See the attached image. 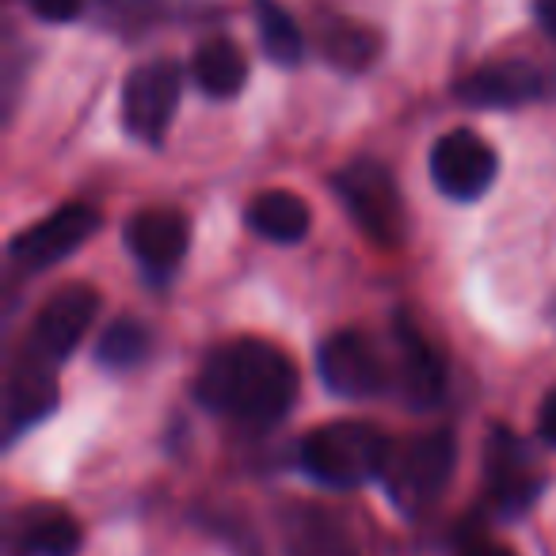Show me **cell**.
<instances>
[{
	"instance_id": "9c48e42d",
	"label": "cell",
	"mask_w": 556,
	"mask_h": 556,
	"mask_svg": "<svg viewBox=\"0 0 556 556\" xmlns=\"http://www.w3.org/2000/svg\"><path fill=\"white\" fill-rule=\"evenodd\" d=\"M96 229H100V214L85 202H70L12 240V263H20L24 270L54 267V263L70 260Z\"/></svg>"
},
{
	"instance_id": "5b68a950",
	"label": "cell",
	"mask_w": 556,
	"mask_h": 556,
	"mask_svg": "<svg viewBox=\"0 0 556 556\" xmlns=\"http://www.w3.org/2000/svg\"><path fill=\"white\" fill-rule=\"evenodd\" d=\"M317 370L328 393L343 396V401H366V396L386 393L389 386V366L378 355L374 340L355 328L332 332L317 351Z\"/></svg>"
},
{
	"instance_id": "7c38bea8",
	"label": "cell",
	"mask_w": 556,
	"mask_h": 556,
	"mask_svg": "<svg viewBox=\"0 0 556 556\" xmlns=\"http://www.w3.org/2000/svg\"><path fill=\"white\" fill-rule=\"evenodd\" d=\"M393 340H396V389L416 408H431L446 393V370H442L439 351L431 348L424 332L412 325L404 313L393 317Z\"/></svg>"
},
{
	"instance_id": "ffe728a7",
	"label": "cell",
	"mask_w": 556,
	"mask_h": 556,
	"mask_svg": "<svg viewBox=\"0 0 556 556\" xmlns=\"http://www.w3.org/2000/svg\"><path fill=\"white\" fill-rule=\"evenodd\" d=\"M325 54L328 62L343 65V70H366L378 54V39L374 31L366 27H355V24H336L332 31L325 35Z\"/></svg>"
},
{
	"instance_id": "8992f818",
	"label": "cell",
	"mask_w": 556,
	"mask_h": 556,
	"mask_svg": "<svg viewBox=\"0 0 556 556\" xmlns=\"http://www.w3.org/2000/svg\"><path fill=\"white\" fill-rule=\"evenodd\" d=\"M179 92H184V77H179L176 62H149L126 77L123 85V123L138 141H156L168 134L172 118L179 108Z\"/></svg>"
},
{
	"instance_id": "d4e9b609",
	"label": "cell",
	"mask_w": 556,
	"mask_h": 556,
	"mask_svg": "<svg viewBox=\"0 0 556 556\" xmlns=\"http://www.w3.org/2000/svg\"><path fill=\"white\" fill-rule=\"evenodd\" d=\"M548 317H553V320H556V298H553V305H548Z\"/></svg>"
},
{
	"instance_id": "d6986e66",
	"label": "cell",
	"mask_w": 556,
	"mask_h": 556,
	"mask_svg": "<svg viewBox=\"0 0 556 556\" xmlns=\"http://www.w3.org/2000/svg\"><path fill=\"white\" fill-rule=\"evenodd\" d=\"M149 348H153L149 328L134 317H123L100 336V343H96V363H100L103 370L123 374V370H134V366L146 363Z\"/></svg>"
},
{
	"instance_id": "277c9868",
	"label": "cell",
	"mask_w": 556,
	"mask_h": 556,
	"mask_svg": "<svg viewBox=\"0 0 556 556\" xmlns=\"http://www.w3.org/2000/svg\"><path fill=\"white\" fill-rule=\"evenodd\" d=\"M332 191L370 240H378L381 248L404 244V232H408L404 194L386 164L370 161V156L343 164L332 176Z\"/></svg>"
},
{
	"instance_id": "7a4b0ae2",
	"label": "cell",
	"mask_w": 556,
	"mask_h": 556,
	"mask_svg": "<svg viewBox=\"0 0 556 556\" xmlns=\"http://www.w3.org/2000/svg\"><path fill=\"white\" fill-rule=\"evenodd\" d=\"M389 457V439L363 419H336L309 431L298 450V462L313 480L328 488H358L381 477Z\"/></svg>"
},
{
	"instance_id": "603a6c76",
	"label": "cell",
	"mask_w": 556,
	"mask_h": 556,
	"mask_svg": "<svg viewBox=\"0 0 556 556\" xmlns=\"http://www.w3.org/2000/svg\"><path fill=\"white\" fill-rule=\"evenodd\" d=\"M538 431L548 446H556V389L541 401V412H538Z\"/></svg>"
},
{
	"instance_id": "e0dca14e",
	"label": "cell",
	"mask_w": 556,
	"mask_h": 556,
	"mask_svg": "<svg viewBox=\"0 0 556 556\" xmlns=\"http://www.w3.org/2000/svg\"><path fill=\"white\" fill-rule=\"evenodd\" d=\"M194 80L214 100H232L248 85V58L232 39H206L191 62Z\"/></svg>"
},
{
	"instance_id": "30bf717a",
	"label": "cell",
	"mask_w": 556,
	"mask_h": 556,
	"mask_svg": "<svg viewBox=\"0 0 556 556\" xmlns=\"http://www.w3.org/2000/svg\"><path fill=\"white\" fill-rule=\"evenodd\" d=\"M484 477H488V500L500 515H522L538 500L541 477L530 465L526 446L507 431L495 427L484 446Z\"/></svg>"
},
{
	"instance_id": "7402d4cb",
	"label": "cell",
	"mask_w": 556,
	"mask_h": 556,
	"mask_svg": "<svg viewBox=\"0 0 556 556\" xmlns=\"http://www.w3.org/2000/svg\"><path fill=\"white\" fill-rule=\"evenodd\" d=\"M457 556H518L515 548H507L503 541H492V538H472L457 548Z\"/></svg>"
},
{
	"instance_id": "4fadbf2b",
	"label": "cell",
	"mask_w": 556,
	"mask_h": 556,
	"mask_svg": "<svg viewBox=\"0 0 556 556\" xmlns=\"http://www.w3.org/2000/svg\"><path fill=\"white\" fill-rule=\"evenodd\" d=\"M80 548V526L65 507L35 503L12 515L9 556H73Z\"/></svg>"
},
{
	"instance_id": "cb8c5ba5",
	"label": "cell",
	"mask_w": 556,
	"mask_h": 556,
	"mask_svg": "<svg viewBox=\"0 0 556 556\" xmlns=\"http://www.w3.org/2000/svg\"><path fill=\"white\" fill-rule=\"evenodd\" d=\"M533 16H538L541 31L556 39V0H533Z\"/></svg>"
},
{
	"instance_id": "3957f363",
	"label": "cell",
	"mask_w": 556,
	"mask_h": 556,
	"mask_svg": "<svg viewBox=\"0 0 556 556\" xmlns=\"http://www.w3.org/2000/svg\"><path fill=\"white\" fill-rule=\"evenodd\" d=\"M457 442L450 431H427L412 434L404 442H389V457L381 480H386L389 500L401 510H424L446 492L454 477Z\"/></svg>"
},
{
	"instance_id": "9a60e30c",
	"label": "cell",
	"mask_w": 556,
	"mask_h": 556,
	"mask_svg": "<svg viewBox=\"0 0 556 556\" xmlns=\"http://www.w3.org/2000/svg\"><path fill=\"white\" fill-rule=\"evenodd\" d=\"M58 408V381L50 366L24 358L9 378V396H4V431L9 439L31 431L39 419H47Z\"/></svg>"
},
{
	"instance_id": "52a82bcc",
	"label": "cell",
	"mask_w": 556,
	"mask_h": 556,
	"mask_svg": "<svg viewBox=\"0 0 556 556\" xmlns=\"http://www.w3.org/2000/svg\"><path fill=\"white\" fill-rule=\"evenodd\" d=\"M100 313V294L92 287H65L39 309L27 336V358L42 366H58L77 351L85 332Z\"/></svg>"
},
{
	"instance_id": "8fae6325",
	"label": "cell",
	"mask_w": 556,
	"mask_h": 556,
	"mask_svg": "<svg viewBox=\"0 0 556 556\" xmlns=\"http://www.w3.org/2000/svg\"><path fill=\"white\" fill-rule=\"evenodd\" d=\"M187 244H191V229L176 210H141L126 225V248L153 282L176 275L179 263L187 260Z\"/></svg>"
},
{
	"instance_id": "44dd1931",
	"label": "cell",
	"mask_w": 556,
	"mask_h": 556,
	"mask_svg": "<svg viewBox=\"0 0 556 556\" xmlns=\"http://www.w3.org/2000/svg\"><path fill=\"white\" fill-rule=\"evenodd\" d=\"M85 9V0H31V12L47 24H65Z\"/></svg>"
},
{
	"instance_id": "2e32d148",
	"label": "cell",
	"mask_w": 556,
	"mask_h": 556,
	"mask_svg": "<svg viewBox=\"0 0 556 556\" xmlns=\"http://www.w3.org/2000/svg\"><path fill=\"white\" fill-rule=\"evenodd\" d=\"M244 222L252 225V232H260L263 240L275 244H298L309 232L313 214L305 206L302 194L294 191H260L244 206Z\"/></svg>"
},
{
	"instance_id": "ba28073f",
	"label": "cell",
	"mask_w": 556,
	"mask_h": 556,
	"mask_svg": "<svg viewBox=\"0 0 556 556\" xmlns=\"http://www.w3.org/2000/svg\"><path fill=\"white\" fill-rule=\"evenodd\" d=\"M495 172H500V156L472 130L442 134L431 149V179L446 199L457 202L480 199L495 184Z\"/></svg>"
},
{
	"instance_id": "6da1fadb",
	"label": "cell",
	"mask_w": 556,
	"mask_h": 556,
	"mask_svg": "<svg viewBox=\"0 0 556 556\" xmlns=\"http://www.w3.org/2000/svg\"><path fill=\"white\" fill-rule=\"evenodd\" d=\"M194 393L210 412L244 427H270L298 401V366L263 340H232L202 363Z\"/></svg>"
},
{
	"instance_id": "ac0fdd59",
	"label": "cell",
	"mask_w": 556,
	"mask_h": 556,
	"mask_svg": "<svg viewBox=\"0 0 556 556\" xmlns=\"http://www.w3.org/2000/svg\"><path fill=\"white\" fill-rule=\"evenodd\" d=\"M255 20H260L263 54L275 65L294 70L305 54V35H302V27L294 24V16H290L278 0H255Z\"/></svg>"
},
{
	"instance_id": "5bb4252c",
	"label": "cell",
	"mask_w": 556,
	"mask_h": 556,
	"mask_svg": "<svg viewBox=\"0 0 556 556\" xmlns=\"http://www.w3.org/2000/svg\"><path fill=\"white\" fill-rule=\"evenodd\" d=\"M541 92H545V77L526 62L480 65L477 73L454 85V96L469 108H522L541 100Z\"/></svg>"
}]
</instances>
